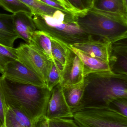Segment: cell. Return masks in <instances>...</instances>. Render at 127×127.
Listing matches in <instances>:
<instances>
[{"mask_svg":"<svg viewBox=\"0 0 127 127\" xmlns=\"http://www.w3.org/2000/svg\"><path fill=\"white\" fill-rule=\"evenodd\" d=\"M1 78L7 105L20 110L34 123L45 116L51 95V91L47 87L19 83Z\"/></svg>","mask_w":127,"mask_h":127,"instance_id":"6da1fadb","label":"cell"},{"mask_svg":"<svg viewBox=\"0 0 127 127\" xmlns=\"http://www.w3.org/2000/svg\"><path fill=\"white\" fill-rule=\"evenodd\" d=\"M83 98L76 109L89 106L109 105L118 98H127V75L111 71L89 73L84 77Z\"/></svg>","mask_w":127,"mask_h":127,"instance_id":"7a4b0ae2","label":"cell"},{"mask_svg":"<svg viewBox=\"0 0 127 127\" xmlns=\"http://www.w3.org/2000/svg\"><path fill=\"white\" fill-rule=\"evenodd\" d=\"M85 32L110 44L127 38V18L104 13L92 8L75 14Z\"/></svg>","mask_w":127,"mask_h":127,"instance_id":"3957f363","label":"cell"},{"mask_svg":"<svg viewBox=\"0 0 127 127\" xmlns=\"http://www.w3.org/2000/svg\"><path fill=\"white\" fill-rule=\"evenodd\" d=\"M75 14L57 10L52 15H34L33 20L37 30L68 45H73L93 39L80 28Z\"/></svg>","mask_w":127,"mask_h":127,"instance_id":"277c9868","label":"cell"},{"mask_svg":"<svg viewBox=\"0 0 127 127\" xmlns=\"http://www.w3.org/2000/svg\"><path fill=\"white\" fill-rule=\"evenodd\" d=\"M72 113L80 127H127V117L110 105L84 107Z\"/></svg>","mask_w":127,"mask_h":127,"instance_id":"5b68a950","label":"cell"},{"mask_svg":"<svg viewBox=\"0 0 127 127\" xmlns=\"http://www.w3.org/2000/svg\"><path fill=\"white\" fill-rule=\"evenodd\" d=\"M16 49L18 61L39 76L46 84L51 62L28 44H21Z\"/></svg>","mask_w":127,"mask_h":127,"instance_id":"8992f818","label":"cell"},{"mask_svg":"<svg viewBox=\"0 0 127 127\" xmlns=\"http://www.w3.org/2000/svg\"><path fill=\"white\" fill-rule=\"evenodd\" d=\"M1 77L13 82L40 87H47L44 81L18 60L9 63Z\"/></svg>","mask_w":127,"mask_h":127,"instance_id":"52a82bcc","label":"cell"},{"mask_svg":"<svg viewBox=\"0 0 127 127\" xmlns=\"http://www.w3.org/2000/svg\"><path fill=\"white\" fill-rule=\"evenodd\" d=\"M45 116L48 120L73 119V113L66 101L60 83L51 90Z\"/></svg>","mask_w":127,"mask_h":127,"instance_id":"ba28073f","label":"cell"},{"mask_svg":"<svg viewBox=\"0 0 127 127\" xmlns=\"http://www.w3.org/2000/svg\"><path fill=\"white\" fill-rule=\"evenodd\" d=\"M109 64L113 73L127 75V38L110 43Z\"/></svg>","mask_w":127,"mask_h":127,"instance_id":"9c48e42d","label":"cell"},{"mask_svg":"<svg viewBox=\"0 0 127 127\" xmlns=\"http://www.w3.org/2000/svg\"><path fill=\"white\" fill-rule=\"evenodd\" d=\"M84 66L82 60L71 49L63 66L60 84L73 85L84 79Z\"/></svg>","mask_w":127,"mask_h":127,"instance_id":"30bf717a","label":"cell"},{"mask_svg":"<svg viewBox=\"0 0 127 127\" xmlns=\"http://www.w3.org/2000/svg\"><path fill=\"white\" fill-rule=\"evenodd\" d=\"M13 15V27L19 38L28 44L34 33L37 30L33 20V15L24 12Z\"/></svg>","mask_w":127,"mask_h":127,"instance_id":"8fae6325","label":"cell"},{"mask_svg":"<svg viewBox=\"0 0 127 127\" xmlns=\"http://www.w3.org/2000/svg\"><path fill=\"white\" fill-rule=\"evenodd\" d=\"M110 44L107 42L93 38L71 46L92 57L109 63Z\"/></svg>","mask_w":127,"mask_h":127,"instance_id":"7c38bea8","label":"cell"},{"mask_svg":"<svg viewBox=\"0 0 127 127\" xmlns=\"http://www.w3.org/2000/svg\"><path fill=\"white\" fill-rule=\"evenodd\" d=\"M91 8L99 12L127 18V0H93Z\"/></svg>","mask_w":127,"mask_h":127,"instance_id":"4fadbf2b","label":"cell"},{"mask_svg":"<svg viewBox=\"0 0 127 127\" xmlns=\"http://www.w3.org/2000/svg\"><path fill=\"white\" fill-rule=\"evenodd\" d=\"M13 14L0 12V44L11 47L19 38L13 27Z\"/></svg>","mask_w":127,"mask_h":127,"instance_id":"5bb4252c","label":"cell"},{"mask_svg":"<svg viewBox=\"0 0 127 127\" xmlns=\"http://www.w3.org/2000/svg\"><path fill=\"white\" fill-rule=\"evenodd\" d=\"M71 50L81 59L84 66V75L89 73L110 71L108 63L94 58L70 45Z\"/></svg>","mask_w":127,"mask_h":127,"instance_id":"9a60e30c","label":"cell"},{"mask_svg":"<svg viewBox=\"0 0 127 127\" xmlns=\"http://www.w3.org/2000/svg\"><path fill=\"white\" fill-rule=\"evenodd\" d=\"M28 44L49 61L55 62L51 53L50 38L45 33L37 30L33 34Z\"/></svg>","mask_w":127,"mask_h":127,"instance_id":"2e32d148","label":"cell"},{"mask_svg":"<svg viewBox=\"0 0 127 127\" xmlns=\"http://www.w3.org/2000/svg\"><path fill=\"white\" fill-rule=\"evenodd\" d=\"M62 87L66 101L72 112L78 107L83 98L84 90V80L77 84Z\"/></svg>","mask_w":127,"mask_h":127,"instance_id":"e0dca14e","label":"cell"},{"mask_svg":"<svg viewBox=\"0 0 127 127\" xmlns=\"http://www.w3.org/2000/svg\"><path fill=\"white\" fill-rule=\"evenodd\" d=\"M5 125L6 127H34V123L20 110L7 105Z\"/></svg>","mask_w":127,"mask_h":127,"instance_id":"ac0fdd59","label":"cell"},{"mask_svg":"<svg viewBox=\"0 0 127 127\" xmlns=\"http://www.w3.org/2000/svg\"><path fill=\"white\" fill-rule=\"evenodd\" d=\"M51 44V53L54 59L64 66L71 50L70 45L50 37Z\"/></svg>","mask_w":127,"mask_h":127,"instance_id":"d6986e66","label":"cell"},{"mask_svg":"<svg viewBox=\"0 0 127 127\" xmlns=\"http://www.w3.org/2000/svg\"><path fill=\"white\" fill-rule=\"evenodd\" d=\"M63 68V66L57 61L51 62L46 81V86L50 91L61 83Z\"/></svg>","mask_w":127,"mask_h":127,"instance_id":"ffe728a7","label":"cell"},{"mask_svg":"<svg viewBox=\"0 0 127 127\" xmlns=\"http://www.w3.org/2000/svg\"><path fill=\"white\" fill-rule=\"evenodd\" d=\"M25 4L34 15H52L57 9L50 6L38 0H19Z\"/></svg>","mask_w":127,"mask_h":127,"instance_id":"44dd1931","label":"cell"},{"mask_svg":"<svg viewBox=\"0 0 127 127\" xmlns=\"http://www.w3.org/2000/svg\"><path fill=\"white\" fill-rule=\"evenodd\" d=\"M0 6L12 14L19 12L32 14L29 7L19 0H0Z\"/></svg>","mask_w":127,"mask_h":127,"instance_id":"7402d4cb","label":"cell"},{"mask_svg":"<svg viewBox=\"0 0 127 127\" xmlns=\"http://www.w3.org/2000/svg\"><path fill=\"white\" fill-rule=\"evenodd\" d=\"M14 60H18L16 49L0 44V73L7 64Z\"/></svg>","mask_w":127,"mask_h":127,"instance_id":"603a6c76","label":"cell"},{"mask_svg":"<svg viewBox=\"0 0 127 127\" xmlns=\"http://www.w3.org/2000/svg\"><path fill=\"white\" fill-rule=\"evenodd\" d=\"M48 121V127H80L73 119H57Z\"/></svg>","mask_w":127,"mask_h":127,"instance_id":"cb8c5ba5","label":"cell"},{"mask_svg":"<svg viewBox=\"0 0 127 127\" xmlns=\"http://www.w3.org/2000/svg\"><path fill=\"white\" fill-rule=\"evenodd\" d=\"M72 6L78 12H83L92 7L93 0H68Z\"/></svg>","mask_w":127,"mask_h":127,"instance_id":"d4e9b609","label":"cell"},{"mask_svg":"<svg viewBox=\"0 0 127 127\" xmlns=\"http://www.w3.org/2000/svg\"><path fill=\"white\" fill-rule=\"evenodd\" d=\"M110 105L121 114L127 117V98H118L113 100Z\"/></svg>","mask_w":127,"mask_h":127,"instance_id":"484cf974","label":"cell"},{"mask_svg":"<svg viewBox=\"0 0 127 127\" xmlns=\"http://www.w3.org/2000/svg\"><path fill=\"white\" fill-rule=\"evenodd\" d=\"M0 76V122L2 125L5 124V111L6 104L4 98Z\"/></svg>","mask_w":127,"mask_h":127,"instance_id":"4316f807","label":"cell"},{"mask_svg":"<svg viewBox=\"0 0 127 127\" xmlns=\"http://www.w3.org/2000/svg\"><path fill=\"white\" fill-rule=\"evenodd\" d=\"M39 1L57 9L65 12H69L66 7L56 0H38ZM72 13V12H71Z\"/></svg>","mask_w":127,"mask_h":127,"instance_id":"83f0119b","label":"cell"},{"mask_svg":"<svg viewBox=\"0 0 127 127\" xmlns=\"http://www.w3.org/2000/svg\"><path fill=\"white\" fill-rule=\"evenodd\" d=\"M34 127H48V121L45 116L41 117L34 123Z\"/></svg>","mask_w":127,"mask_h":127,"instance_id":"f1b7e54d","label":"cell"},{"mask_svg":"<svg viewBox=\"0 0 127 127\" xmlns=\"http://www.w3.org/2000/svg\"><path fill=\"white\" fill-rule=\"evenodd\" d=\"M56 0L63 4V6H65L69 12L74 14L79 12L76 10L72 6L71 4L68 1V0Z\"/></svg>","mask_w":127,"mask_h":127,"instance_id":"f546056e","label":"cell"},{"mask_svg":"<svg viewBox=\"0 0 127 127\" xmlns=\"http://www.w3.org/2000/svg\"><path fill=\"white\" fill-rule=\"evenodd\" d=\"M2 126H3V125L1 124V123L0 122V127H2Z\"/></svg>","mask_w":127,"mask_h":127,"instance_id":"4dcf8cb0","label":"cell"},{"mask_svg":"<svg viewBox=\"0 0 127 127\" xmlns=\"http://www.w3.org/2000/svg\"><path fill=\"white\" fill-rule=\"evenodd\" d=\"M2 127H6L5 125L4 124V125H3V126H2Z\"/></svg>","mask_w":127,"mask_h":127,"instance_id":"1f68e13d","label":"cell"}]
</instances>
